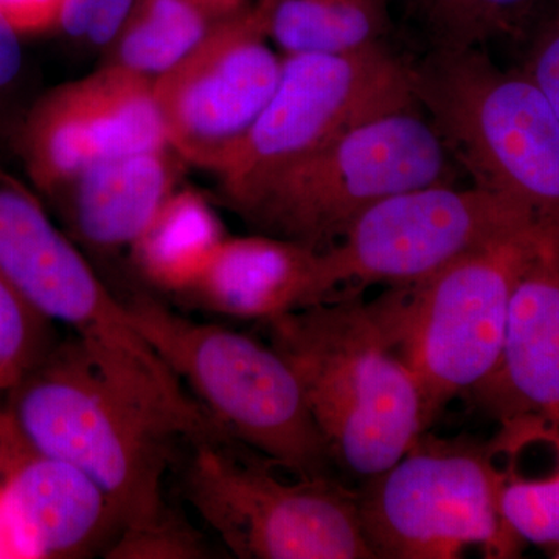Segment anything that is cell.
<instances>
[{
    "instance_id": "1",
    "label": "cell",
    "mask_w": 559,
    "mask_h": 559,
    "mask_svg": "<svg viewBox=\"0 0 559 559\" xmlns=\"http://www.w3.org/2000/svg\"><path fill=\"white\" fill-rule=\"evenodd\" d=\"M7 415L32 450L83 471L109 499L123 528L168 510L165 480L194 433L212 419L151 395L70 334L7 393Z\"/></svg>"
},
{
    "instance_id": "2",
    "label": "cell",
    "mask_w": 559,
    "mask_h": 559,
    "mask_svg": "<svg viewBox=\"0 0 559 559\" xmlns=\"http://www.w3.org/2000/svg\"><path fill=\"white\" fill-rule=\"evenodd\" d=\"M333 465L362 481L389 469L429 428L418 382L362 296L267 320Z\"/></svg>"
},
{
    "instance_id": "3",
    "label": "cell",
    "mask_w": 559,
    "mask_h": 559,
    "mask_svg": "<svg viewBox=\"0 0 559 559\" xmlns=\"http://www.w3.org/2000/svg\"><path fill=\"white\" fill-rule=\"evenodd\" d=\"M551 245L559 242L538 224L524 227L369 301L418 382L429 426L451 400L491 377L502 353L514 288Z\"/></svg>"
},
{
    "instance_id": "4",
    "label": "cell",
    "mask_w": 559,
    "mask_h": 559,
    "mask_svg": "<svg viewBox=\"0 0 559 559\" xmlns=\"http://www.w3.org/2000/svg\"><path fill=\"white\" fill-rule=\"evenodd\" d=\"M124 304L132 325L216 428L294 477L330 476L333 462L299 381L271 345L186 318L148 294Z\"/></svg>"
},
{
    "instance_id": "5",
    "label": "cell",
    "mask_w": 559,
    "mask_h": 559,
    "mask_svg": "<svg viewBox=\"0 0 559 559\" xmlns=\"http://www.w3.org/2000/svg\"><path fill=\"white\" fill-rule=\"evenodd\" d=\"M223 430L194 433L175 469L191 510L238 558L371 559L358 492L330 476L280 479Z\"/></svg>"
},
{
    "instance_id": "6",
    "label": "cell",
    "mask_w": 559,
    "mask_h": 559,
    "mask_svg": "<svg viewBox=\"0 0 559 559\" xmlns=\"http://www.w3.org/2000/svg\"><path fill=\"white\" fill-rule=\"evenodd\" d=\"M411 73L418 105L476 186L520 202L559 242V117L535 81L479 49H436Z\"/></svg>"
},
{
    "instance_id": "7",
    "label": "cell",
    "mask_w": 559,
    "mask_h": 559,
    "mask_svg": "<svg viewBox=\"0 0 559 559\" xmlns=\"http://www.w3.org/2000/svg\"><path fill=\"white\" fill-rule=\"evenodd\" d=\"M451 183L450 151L417 106L331 140L277 176L238 213L257 234L325 250L378 202Z\"/></svg>"
},
{
    "instance_id": "8",
    "label": "cell",
    "mask_w": 559,
    "mask_h": 559,
    "mask_svg": "<svg viewBox=\"0 0 559 559\" xmlns=\"http://www.w3.org/2000/svg\"><path fill=\"white\" fill-rule=\"evenodd\" d=\"M503 484L491 451L423 433L395 465L362 481L364 538L382 559H452L471 546L516 557L522 540L503 518Z\"/></svg>"
},
{
    "instance_id": "9",
    "label": "cell",
    "mask_w": 559,
    "mask_h": 559,
    "mask_svg": "<svg viewBox=\"0 0 559 559\" xmlns=\"http://www.w3.org/2000/svg\"><path fill=\"white\" fill-rule=\"evenodd\" d=\"M418 106L411 68L382 46L358 53L283 57L274 95L213 175L240 213L294 164L371 119Z\"/></svg>"
},
{
    "instance_id": "10",
    "label": "cell",
    "mask_w": 559,
    "mask_h": 559,
    "mask_svg": "<svg viewBox=\"0 0 559 559\" xmlns=\"http://www.w3.org/2000/svg\"><path fill=\"white\" fill-rule=\"evenodd\" d=\"M524 205L498 191L433 183L378 202L320 255V301L370 286H406L471 250L535 226ZM543 227V226H540Z\"/></svg>"
},
{
    "instance_id": "11",
    "label": "cell",
    "mask_w": 559,
    "mask_h": 559,
    "mask_svg": "<svg viewBox=\"0 0 559 559\" xmlns=\"http://www.w3.org/2000/svg\"><path fill=\"white\" fill-rule=\"evenodd\" d=\"M0 272L28 304L95 355L130 369L164 362L135 330L83 249L50 218L43 201L0 162Z\"/></svg>"
},
{
    "instance_id": "12",
    "label": "cell",
    "mask_w": 559,
    "mask_h": 559,
    "mask_svg": "<svg viewBox=\"0 0 559 559\" xmlns=\"http://www.w3.org/2000/svg\"><path fill=\"white\" fill-rule=\"evenodd\" d=\"M282 69L259 3L216 22L197 49L154 80L168 145L187 165L218 170L266 108Z\"/></svg>"
},
{
    "instance_id": "13",
    "label": "cell",
    "mask_w": 559,
    "mask_h": 559,
    "mask_svg": "<svg viewBox=\"0 0 559 559\" xmlns=\"http://www.w3.org/2000/svg\"><path fill=\"white\" fill-rule=\"evenodd\" d=\"M17 142L25 171L44 197L95 162L170 146L154 81L110 64L40 95Z\"/></svg>"
},
{
    "instance_id": "14",
    "label": "cell",
    "mask_w": 559,
    "mask_h": 559,
    "mask_svg": "<svg viewBox=\"0 0 559 559\" xmlns=\"http://www.w3.org/2000/svg\"><path fill=\"white\" fill-rule=\"evenodd\" d=\"M0 521L17 554L33 558L105 554L121 528L94 480L32 450L10 419L0 444Z\"/></svg>"
},
{
    "instance_id": "15",
    "label": "cell",
    "mask_w": 559,
    "mask_h": 559,
    "mask_svg": "<svg viewBox=\"0 0 559 559\" xmlns=\"http://www.w3.org/2000/svg\"><path fill=\"white\" fill-rule=\"evenodd\" d=\"M473 393L502 425L536 419L559 426V245L522 274L498 367Z\"/></svg>"
},
{
    "instance_id": "16",
    "label": "cell",
    "mask_w": 559,
    "mask_h": 559,
    "mask_svg": "<svg viewBox=\"0 0 559 559\" xmlns=\"http://www.w3.org/2000/svg\"><path fill=\"white\" fill-rule=\"evenodd\" d=\"M183 167L171 146L123 154L83 168L47 198L81 249L112 257L130 252L179 189Z\"/></svg>"
},
{
    "instance_id": "17",
    "label": "cell",
    "mask_w": 559,
    "mask_h": 559,
    "mask_svg": "<svg viewBox=\"0 0 559 559\" xmlns=\"http://www.w3.org/2000/svg\"><path fill=\"white\" fill-rule=\"evenodd\" d=\"M320 255L322 250L271 235L227 237L182 300L227 318L267 322L319 304Z\"/></svg>"
},
{
    "instance_id": "18",
    "label": "cell",
    "mask_w": 559,
    "mask_h": 559,
    "mask_svg": "<svg viewBox=\"0 0 559 559\" xmlns=\"http://www.w3.org/2000/svg\"><path fill=\"white\" fill-rule=\"evenodd\" d=\"M227 237L212 204L197 190L179 187L142 231L130 255L150 286L182 299Z\"/></svg>"
},
{
    "instance_id": "19",
    "label": "cell",
    "mask_w": 559,
    "mask_h": 559,
    "mask_svg": "<svg viewBox=\"0 0 559 559\" xmlns=\"http://www.w3.org/2000/svg\"><path fill=\"white\" fill-rule=\"evenodd\" d=\"M267 38L283 57L358 53L380 46L385 0H259Z\"/></svg>"
},
{
    "instance_id": "20",
    "label": "cell",
    "mask_w": 559,
    "mask_h": 559,
    "mask_svg": "<svg viewBox=\"0 0 559 559\" xmlns=\"http://www.w3.org/2000/svg\"><path fill=\"white\" fill-rule=\"evenodd\" d=\"M218 21L197 0H132L105 64L154 81L197 49Z\"/></svg>"
},
{
    "instance_id": "21",
    "label": "cell",
    "mask_w": 559,
    "mask_h": 559,
    "mask_svg": "<svg viewBox=\"0 0 559 559\" xmlns=\"http://www.w3.org/2000/svg\"><path fill=\"white\" fill-rule=\"evenodd\" d=\"M530 426L533 432L549 441L557 454L555 468L549 476L539 479H524L516 474L506 473L502 489V513L510 528L522 543L559 549V426L549 423L520 421Z\"/></svg>"
},
{
    "instance_id": "22",
    "label": "cell",
    "mask_w": 559,
    "mask_h": 559,
    "mask_svg": "<svg viewBox=\"0 0 559 559\" xmlns=\"http://www.w3.org/2000/svg\"><path fill=\"white\" fill-rule=\"evenodd\" d=\"M423 21L436 49H479L510 31L527 0H404Z\"/></svg>"
},
{
    "instance_id": "23",
    "label": "cell",
    "mask_w": 559,
    "mask_h": 559,
    "mask_svg": "<svg viewBox=\"0 0 559 559\" xmlns=\"http://www.w3.org/2000/svg\"><path fill=\"white\" fill-rule=\"evenodd\" d=\"M40 314L0 272V393H9L60 341Z\"/></svg>"
},
{
    "instance_id": "24",
    "label": "cell",
    "mask_w": 559,
    "mask_h": 559,
    "mask_svg": "<svg viewBox=\"0 0 559 559\" xmlns=\"http://www.w3.org/2000/svg\"><path fill=\"white\" fill-rule=\"evenodd\" d=\"M110 559H198L212 557L200 530L168 509L156 521L123 528L105 551Z\"/></svg>"
},
{
    "instance_id": "25",
    "label": "cell",
    "mask_w": 559,
    "mask_h": 559,
    "mask_svg": "<svg viewBox=\"0 0 559 559\" xmlns=\"http://www.w3.org/2000/svg\"><path fill=\"white\" fill-rule=\"evenodd\" d=\"M132 0H64L57 28L81 47L108 50L130 13Z\"/></svg>"
},
{
    "instance_id": "26",
    "label": "cell",
    "mask_w": 559,
    "mask_h": 559,
    "mask_svg": "<svg viewBox=\"0 0 559 559\" xmlns=\"http://www.w3.org/2000/svg\"><path fill=\"white\" fill-rule=\"evenodd\" d=\"M64 0H0V17L21 36L55 31Z\"/></svg>"
},
{
    "instance_id": "27",
    "label": "cell",
    "mask_w": 559,
    "mask_h": 559,
    "mask_svg": "<svg viewBox=\"0 0 559 559\" xmlns=\"http://www.w3.org/2000/svg\"><path fill=\"white\" fill-rule=\"evenodd\" d=\"M22 36L0 17V95L11 90L24 68Z\"/></svg>"
},
{
    "instance_id": "28",
    "label": "cell",
    "mask_w": 559,
    "mask_h": 559,
    "mask_svg": "<svg viewBox=\"0 0 559 559\" xmlns=\"http://www.w3.org/2000/svg\"><path fill=\"white\" fill-rule=\"evenodd\" d=\"M530 79L543 91L559 117V36L540 51Z\"/></svg>"
},
{
    "instance_id": "29",
    "label": "cell",
    "mask_w": 559,
    "mask_h": 559,
    "mask_svg": "<svg viewBox=\"0 0 559 559\" xmlns=\"http://www.w3.org/2000/svg\"><path fill=\"white\" fill-rule=\"evenodd\" d=\"M197 2L212 13L216 20H224L231 14L240 13L249 5L248 0H197Z\"/></svg>"
},
{
    "instance_id": "30",
    "label": "cell",
    "mask_w": 559,
    "mask_h": 559,
    "mask_svg": "<svg viewBox=\"0 0 559 559\" xmlns=\"http://www.w3.org/2000/svg\"><path fill=\"white\" fill-rule=\"evenodd\" d=\"M7 426H9V417H7L5 409L0 407V444H2L3 436H5Z\"/></svg>"
},
{
    "instance_id": "31",
    "label": "cell",
    "mask_w": 559,
    "mask_h": 559,
    "mask_svg": "<svg viewBox=\"0 0 559 559\" xmlns=\"http://www.w3.org/2000/svg\"><path fill=\"white\" fill-rule=\"evenodd\" d=\"M555 558H559V549L555 550V555H554Z\"/></svg>"
}]
</instances>
